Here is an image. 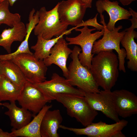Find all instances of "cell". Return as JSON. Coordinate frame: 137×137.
<instances>
[{"label": "cell", "mask_w": 137, "mask_h": 137, "mask_svg": "<svg viewBox=\"0 0 137 137\" xmlns=\"http://www.w3.org/2000/svg\"><path fill=\"white\" fill-rule=\"evenodd\" d=\"M118 57L113 50L101 51L93 57L90 70L98 87L111 90L118 77Z\"/></svg>", "instance_id": "6da1fadb"}, {"label": "cell", "mask_w": 137, "mask_h": 137, "mask_svg": "<svg viewBox=\"0 0 137 137\" xmlns=\"http://www.w3.org/2000/svg\"><path fill=\"white\" fill-rule=\"evenodd\" d=\"M81 51L78 46L74 47L70 55L72 61L67 67L68 74L66 79L72 85L77 86L84 92L99 93V87L90 69L83 65L79 61L78 55Z\"/></svg>", "instance_id": "7a4b0ae2"}, {"label": "cell", "mask_w": 137, "mask_h": 137, "mask_svg": "<svg viewBox=\"0 0 137 137\" xmlns=\"http://www.w3.org/2000/svg\"><path fill=\"white\" fill-rule=\"evenodd\" d=\"M58 2L50 10L47 11L44 7L41 8L39 11V20L34 29L36 36L41 35L46 39H50L54 36L58 37L65 33L71 34L73 27L67 30L68 26L60 20L58 12Z\"/></svg>", "instance_id": "3957f363"}, {"label": "cell", "mask_w": 137, "mask_h": 137, "mask_svg": "<svg viewBox=\"0 0 137 137\" xmlns=\"http://www.w3.org/2000/svg\"><path fill=\"white\" fill-rule=\"evenodd\" d=\"M54 99L63 105L68 115L85 127L92 123L98 114L97 111L90 107L84 97L59 94L54 95Z\"/></svg>", "instance_id": "277c9868"}, {"label": "cell", "mask_w": 137, "mask_h": 137, "mask_svg": "<svg viewBox=\"0 0 137 137\" xmlns=\"http://www.w3.org/2000/svg\"><path fill=\"white\" fill-rule=\"evenodd\" d=\"M101 20L100 22L104 27V32L102 38L95 41L93 45L92 53L97 54L102 51L114 50L117 53L119 61L118 70L124 73L126 72L125 66V59L126 53L124 48H120V43L125 31L118 32L123 28L122 25L115 27L112 31H110L106 27L104 15H100Z\"/></svg>", "instance_id": "5b68a950"}, {"label": "cell", "mask_w": 137, "mask_h": 137, "mask_svg": "<svg viewBox=\"0 0 137 137\" xmlns=\"http://www.w3.org/2000/svg\"><path fill=\"white\" fill-rule=\"evenodd\" d=\"M11 60L19 67L27 81L35 84L46 80L47 67L43 60L38 59L33 54H21Z\"/></svg>", "instance_id": "8992f818"}, {"label": "cell", "mask_w": 137, "mask_h": 137, "mask_svg": "<svg viewBox=\"0 0 137 137\" xmlns=\"http://www.w3.org/2000/svg\"><path fill=\"white\" fill-rule=\"evenodd\" d=\"M128 122L124 119L109 124L100 121L92 123L83 128H76L60 125L59 128L74 132L77 135H84L89 137H126L122 131Z\"/></svg>", "instance_id": "52a82bcc"}, {"label": "cell", "mask_w": 137, "mask_h": 137, "mask_svg": "<svg viewBox=\"0 0 137 137\" xmlns=\"http://www.w3.org/2000/svg\"><path fill=\"white\" fill-rule=\"evenodd\" d=\"M95 28L89 29L88 26H84L81 29L75 28L76 31H80L81 33L74 37H66L65 40L69 42L68 45H77L80 46L82 52L78 55V58L81 64L83 66L90 69L92 59L94 54L92 53L93 45L96 40L103 35L104 29L100 31L94 33L91 32L96 30Z\"/></svg>", "instance_id": "ba28073f"}, {"label": "cell", "mask_w": 137, "mask_h": 137, "mask_svg": "<svg viewBox=\"0 0 137 137\" xmlns=\"http://www.w3.org/2000/svg\"><path fill=\"white\" fill-rule=\"evenodd\" d=\"M33 84L50 102L54 100V96L57 94H68L81 97H84L85 95L84 92L74 87L66 78L56 73L53 74L50 80Z\"/></svg>", "instance_id": "9c48e42d"}, {"label": "cell", "mask_w": 137, "mask_h": 137, "mask_svg": "<svg viewBox=\"0 0 137 137\" xmlns=\"http://www.w3.org/2000/svg\"><path fill=\"white\" fill-rule=\"evenodd\" d=\"M84 98L94 110L101 112L116 122L120 120L111 90H103L98 93L85 92Z\"/></svg>", "instance_id": "30bf717a"}, {"label": "cell", "mask_w": 137, "mask_h": 137, "mask_svg": "<svg viewBox=\"0 0 137 137\" xmlns=\"http://www.w3.org/2000/svg\"><path fill=\"white\" fill-rule=\"evenodd\" d=\"M17 101L21 107L36 115L48 102H50L43 93L34 84L27 81L22 88Z\"/></svg>", "instance_id": "8fae6325"}, {"label": "cell", "mask_w": 137, "mask_h": 137, "mask_svg": "<svg viewBox=\"0 0 137 137\" xmlns=\"http://www.w3.org/2000/svg\"><path fill=\"white\" fill-rule=\"evenodd\" d=\"M59 3L58 12L61 22L76 26L82 22L87 8L81 0H63Z\"/></svg>", "instance_id": "7c38bea8"}, {"label": "cell", "mask_w": 137, "mask_h": 137, "mask_svg": "<svg viewBox=\"0 0 137 137\" xmlns=\"http://www.w3.org/2000/svg\"><path fill=\"white\" fill-rule=\"evenodd\" d=\"M112 92L119 116L125 118L137 113V97L134 93L125 89Z\"/></svg>", "instance_id": "4fadbf2b"}, {"label": "cell", "mask_w": 137, "mask_h": 137, "mask_svg": "<svg viewBox=\"0 0 137 137\" xmlns=\"http://www.w3.org/2000/svg\"><path fill=\"white\" fill-rule=\"evenodd\" d=\"M68 45L63 37L61 38L51 49L49 56L43 60L47 67L53 64L59 66L65 78L67 77L68 74L66 66L67 59L72 51L68 47Z\"/></svg>", "instance_id": "5bb4252c"}, {"label": "cell", "mask_w": 137, "mask_h": 137, "mask_svg": "<svg viewBox=\"0 0 137 137\" xmlns=\"http://www.w3.org/2000/svg\"><path fill=\"white\" fill-rule=\"evenodd\" d=\"M97 11L100 14L104 11L109 14L110 19L106 24V27L112 31L115 27V24L118 21L128 19L131 16L129 11L119 5L117 1L111 2L109 0H98L96 3Z\"/></svg>", "instance_id": "9a60e30c"}, {"label": "cell", "mask_w": 137, "mask_h": 137, "mask_svg": "<svg viewBox=\"0 0 137 137\" xmlns=\"http://www.w3.org/2000/svg\"><path fill=\"white\" fill-rule=\"evenodd\" d=\"M3 106L8 109L4 114L9 117L12 129L18 130L25 126L30 122L33 116L29 111L17 107L15 101L4 102Z\"/></svg>", "instance_id": "2e32d148"}, {"label": "cell", "mask_w": 137, "mask_h": 137, "mask_svg": "<svg viewBox=\"0 0 137 137\" xmlns=\"http://www.w3.org/2000/svg\"><path fill=\"white\" fill-rule=\"evenodd\" d=\"M125 32L121 43L126 53L127 59L128 60L127 67L131 71H137V44L134 39L137 38V33L130 27L125 29Z\"/></svg>", "instance_id": "e0dca14e"}, {"label": "cell", "mask_w": 137, "mask_h": 137, "mask_svg": "<svg viewBox=\"0 0 137 137\" xmlns=\"http://www.w3.org/2000/svg\"><path fill=\"white\" fill-rule=\"evenodd\" d=\"M59 109L48 110L43 118L40 129L42 137H59L57 130L63 121Z\"/></svg>", "instance_id": "ac0fdd59"}, {"label": "cell", "mask_w": 137, "mask_h": 137, "mask_svg": "<svg viewBox=\"0 0 137 137\" xmlns=\"http://www.w3.org/2000/svg\"><path fill=\"white\" fill-rule=\"evenodd\" d=\"M26 32V27L21 21L11 28L5 29L0 35V46L3 47L8 53H11L12 43L15 41L22 42Z\"/></svg>", "instance_id": "d6986e66"}, {"label": "cell", "mask_w": 137, "mask_h": 137, "mask_svg": "<svg viewBox=\"0 0 137 137\" xmlns=\"http://www.w3.org/2000/svg\"><path fill=\"white\" fill-rule=\"evenodd\" d=\"M52 107V105H46L27 125L19 129H12L11 132L15 137H41L40 129L43 118L46 111Z\"/></svg>", "instance_id": "ffe728a7"}, {"label": "cell", "mask_w": 137, "mask_h": 137, "mask_svg": "<svg viewBox=\"0 0 137 137\" xmlns=\"http://www.w3.org/2000/svg\"><path fill=\"white\" fill-rule=\"evenodd\" d=\"M0 72L21 90L27 81L19 67L11 60H0Z\"/></svg>", "instance_id": "44dd1931"}, {"label": "cell", "mask_w": 137, "mask_h": 137, "mask_svg": "<svg viewBox=\"0 0 137 137\" xmlns=\"http://www.w3.org/2000/svg\"><path fill=\"white\" fill-rule=\"evenodd\" d=\"M66 33L50 39L43 38L41 35L37 36V40L36 44L32 46L31 48L35 51L33 54L38 59L43 60L49 55L52 48L61 38L63 37Z\"/></svg>", "instance_id": "7402d4cb"}, {"label": "cell", "mask_w": 137, "mask_h": 137, "mask_svg": "<svg viewBox=\"0 0 137 137\" xmlns=\"http://www.w3.org/2000/svg\"><path fill=\"white\" fill-rule=\"evenodd\" d=\"M21 89L4 76L1 75L0 79V102L17 100Z\"/></svg>", "instance_id": "603a6c76"}, {"label": "cell", "mask_w": 137, "mask_h": 137, "mask_svg": "<svg viewBox=\"0 0 137 137\" xmlns=\"http://www.w3.org/2000/svg\"><path fill=\"white\" fill-rule=\"evenodd\" d=\"M35 23L32 21H30L27 23L26 27L27 32L25 39L22 42L17 49L14 52L7 54L0 55V59L1 60H11L16 56L23 53L33 54L30 50L28 45V40L30 34L35 26Z\"/></svg>", "instance_id": "cb8c5ba5"}, {"label": "cell", "mask_w": 137, "mask_h": 137, "mask_svg": "<svg viewBox=\"0 0 137 137\" xmlns=\"http://www.w3.org/2000/svg\"><path fill=\"white\" fill-rule=\"evenodd\" d=\"M9 6V2L7 0L0 2V25L4 24L12 27L21 21V16L18 13H11Z\"/></svg>", "instance_id": "d4e9b609"}, {"label": "cell", "mask_w": 137, "mask_h": 137, "mask_svg": "<svg viewBox=\"0 0 137 137\" xmlns=\"http://www.w3.org/2000/svg\"><path fill=\"white\" fill-rule=\"evenodd\" d=\"M98 14L97 13L95 17L92 19H90L87 21L82 22L80 24L74 27V29L82 26H90L93 27L97 30H102L104 29L103 25H102L98 23L97 17Z\"/></svg>", "instance_id": "484cf974"}, {"label": "cell", "mask_w": 137, "mask_h": 137, "mask_svg": "<svg viewBox=\"0 0 137 137\" xmlns=\"http://www.w3.org/2000/svg\"><path fill=\"white\" fill-rule=\"evenodd\" d=\"M129 11L132 17V19L129 20L132 24L130 27L134 29L137 27V13L130 8H129Z\"/></svg>", "instance_id": "4316f807"}, {"label": "cell", "mask_w": 137, "mask_h": 137, "mask_svg": "<svg viewBox=\"0 0 137 137\" xmlns=\"http://www.w3.org/2000/svg\"><path fill=\"white\" fill-rule=\"evenodd\" d=\"M0 137H15L11 132L9 133L3 131L0 128Z\"/></svg>", "instance_id": "83f0119b"}, {"label": "cell", "mask_w": 137, "mask_h": 137, "mask_svg": "<svg viewBox=\"0 0 137 137\" xmlns=\"http://www.w3.org/2000/svg\"><path fill=\"white\" fill-rule=\"evenodd\" d=\"M85 4L86 7L91 8L92 6V1L93 0H81Z\"/></svg>", "instance_id": "f1b7e54d"}, {"label": "cell", "mask_w": 137, "mask_h": 137, "mask_svg": "<svg viewBox=\"0 0 137 137\" xmlns=\"http://www.w3.org/2000/svg\"><path fill=\"white\" fill-rule=\"evenodd\" d=\"M121 3L124 6L128 5L132 2L137 0H119Z\"/></svg>", "instance_id": "f546056e"}, {"label": "cell", "mask_w": 137, "mask_h": 137, "mask_svg": "<svg viewBox=\"0 0 137 137\" xmlns=\"http://www.w3.org/2000/svg\"><path fill=\"white\" fill-rule=\"evenodd\" d=\"M5 0H1V1ZM8 1L9 3V5L11 6H12L14 3L17 0H7Z\"/></svg>", "instance_id": "4dcf8cb0"}, {"label": "cell", "mask_w": 137, "mask_h": 137, "mask_svg": "<svg viewBox=\"0 0 137 137\" xmlns=\"http://www.w3.org/2000/svg\"><path fill=\"white\" fill-rule=\"evenodd\" d=\"M3 106V103L0 102V106Z\"/></svg>", "instance_id": "1f68e13d"}, {"label": "cell", "mask_w": 137, "mask_h": 137, "mask_svg": "<svg viewBox=\"0 0 137 137\" xmlns=\"http://www.w3.org/2000/svg\"><path fill=\"white\" fill-rule=\"evenodd\" d=\"M1 75L0 73V79H1Z\"/></svg>", "instance_id": "d6a6232c"}, {"label": "cell", "mask_w": 137, "mask_h": 137, "mask_svg": "<svg viewBox=\"0 0 137 137\" xmlns=\"http://www.w3.org/2000/svg\"><path fill=\"white\" fill-rule=\"evenodd\" d=\"M1 0H0V2L1 1Z\"/></svg>", "instance_id": "836d02e7"}]
</instances>
